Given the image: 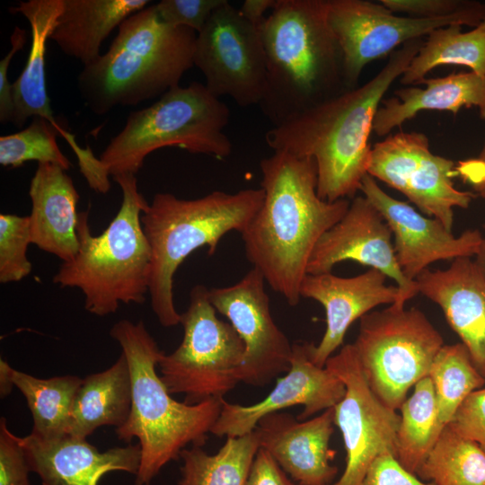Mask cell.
<instances>
[{
    "label": "cell",
    "mask_w": 485,
    "mask_h": 485,
    "mask_svg": "<svg viewBox=\"0 0 485 485\" xmlns=\"http://www.w3.org/2000/svg\"><path fill=\"white\" fill-rule=\"evenodd\" d=\"M20 441L30 471L38 474L42 485H98L113 471L137 475L140 465L138 444L101 452L86 439L68 435L41 439L30 434Z\"/></svg>",
    "instance_id": "cell-21"
},
{
    "label": "cell",
    "mask_w": 485,
    "mask_h": 485,
    "mask_svg": "<svg viewBox=\"0 0 485 485\" xmlns=\"http://www.w3.org/2000/svg\"><path fill=\"white\" fill-rule=\"evenodd\" d=\"M360 190L388 224L398 264L408 279L415 281L435 261L476 255L482 239L478 230L455 236L437 219L387 194L368 173Z\"/></svg>",
    "instance_id": "cell-18"
},
{
    "label": "cell",
    "mask_w": 485,
    "mask_h": 485,
    "mask_svg": "<svg viewBox=\"0 0 485 485\" xmlns=\"http://www.w3.org/2000/svg\"><path fill=\"white\" fill-rule=\"evenodd\" d=\"M277 0H245L240 11L251 22L261 25L266 17L264 13L272 9Z\"/></svg>",
    "instance_id": "cell-44"
},
{
    "label": "cell",
    "mask_w": 485,
    "mask_h": 485,
    "mask_svg": "<svg viewBox=\"0 0 485 485\" xmlns=\"http://www.w3.org/2000/svg\"><path fill=\"white\" fill-rule=\"evenodd\" d=\"M193 62L215 96L227 95L241 107L260 104L267 71L261 25L227 0L198 33Z\"/></svg>",
    "instance_id": "cell-12"
},
{
    "label": "cell",
    "mask_w": 485,
    "mask_h": 485,
    "mask_svg": "<svg viewBox=\"0 0 485 485\" xmlns=\"http://www.w3.org/2000/svg\"><path fill=\"white\" fill-rule=\"evenodd\" d=\"M131 409V377L122 353L108 369L83 379L68 417L66 435L86 439L101 426L121 427Z\"/></svg>",
    "instance_id": "cell-27"
},
{
    "label": "cell",
    "mask_w": 485,
    "mask_h": 485,
    "mask_svg": "<svg viewBox=\"0 0 485 485\" xmlns=\"http://www.w3.org/2000/svg\"><path fill=\"white\" fill-rule=\"evenodd\" d=\"M260 449L253 430L240 436H227L215 454H207L199 445L184 448L180 485H245Z\"/></svg>",
    "instance_id": "cell-30"
},
{
    "label": "cell",
    "mask_w": 485,
    "mask_h": 485,
    "mask_svg": "<svg viewBox=\"0 0 485 485\" xmlns=\"http://www.w3.org/2000/svg\"><path fill=\"white\" fill-rule=\"evenodd\" d=\"M485 230V225H484ZM474 261L481 273L485 277V234H482V239L479 247V250L475 255Z\"/></svg>",
    "instance_id": "cell-46"
},
{
    "label": "cell",
    "mask_w": 485,
    "mask_h": 485,
    "mask_svg": "<svg viewBox=\"0 0 485 485\" xmlns=\"http://www.w3.org/2000/svg\"><path fill=\"white\" fill-rule=\"evenodd\" d=\"M485 19V4L464 13L436 19L401 16L380 2L329 0L328 21L342 53L347 90L357 87L364 67L391 55L396 48L432 31L453 24L478 26Z\"/></svg>",
    "instance_id": "cell-11"
},
{
    "label": "cell",
    "mask_w": 485,
    "mask_h": 485,
    "mask_svg": "<svg viewBox=\"0 0 485 485\" xmlns=\"http://www.w3.org/2000/svg\"><path fill=\"white\" fill-rule=\"evenodd\" d=\"M148 0H64L50 35L66 56L86 66L95 60L101 43L131 14L148 5Z\"/></svg>",
    "instance_id": "cell-26"
},
{
    "label": "cell",
    "mask_w": 485,
    "mask_h": 485,
    "mask_svg": "<svg viewBox=\"0 0 485 485\" xmlns=\"http://www.w3.org/2000/svg\"><path fill=\"white\" fill-rule=\"evenodd\" d=\"M386 278L372 268L350 278L338 277L331 272L305 275L300 287L301 297L320 303L326 315V329L321 341L316 346L310 343V357L315 365L325 366L355 321L381 304L399 306V288L387 286Z\"/></svg>",
    "instance_id": "cell-19"
},
{
    "label": "cell",
    "mask_w": 485,
    "mask_h": 485,
    "mask_svg": "<svg viewBox=\"0 0 485 485\" xmlns=\"http://www.w3.org/2000/svg\"><path fill=\"white\" fill-rule=\"evenodd\" d=\"M110 334L120 345L131 377L130 413L116 434L125 442L138 439L141 459L135 485H149L166 463L180 457L187 445L205 443L219 417L223 398L195 404L172 399L155 370L164 352L142 321L120 320Z\"/></svg>",
    "instance_id": "cell-5"
},
{
    "label": "cell",
    "mask_w": 485,
    "mask_h": 485,
    "mask_svg": "<svg viewBox=\"0 0 485 485\" xmlns=\"http://www.w3.org/2000/svg\"><path fill=\"white\" fill-rule=\"evenodd\" d=\"M64 0L20 1L10 8L22 14L29 22L31 44L25 66L12 84L13 114L11 123L22 127L31 117H40L57 128L46 87L45 52L48 40L62 13Z\"/></svg>",
    "instance_id": "cell-25"
},
{
    "label": "cell",
    "mask_w": 485,
    "mask_h": 485,
    "mask_svg": "<svg viewBox=\"0 0 485 485\" xmlns=\"http://www.w3.org/2000/svg\"><path fill=\"white\" fill-rule=\"evenodd\" d=\"M410 40L393 51L368 82L346 90L272 127L265 141L273 151L314 159L317 194L334 202L353 198L367 174L375 114L384 96L423 45Z\"/></svg>",
    "instance_id": "cell-2"
},
{
    "label": "cell",
    "mask_w": 485,
    "mask_h": 485,
    "mask_svg": "<svg viewBox=\"0 0 485 485\" xmlns=\"http://www.w3.org/2000/svg\"><path fill=\"white\" fill-rule=\"evenodd\" d=\"M361 485H436L424 482L406 470L392 454H384L372 463Z\"/></svg>",
    "instance_id": "cell-40"
},
{
    "label": "cell",
    "mask_w": 485,
    "mask_h": 485,
    "mask_svg": "<svg viewBox=\"0 0 485 485\" xmlns=\"http://www.w3.org/2000/svg\"><path fill=\"white\" fill-rule=\"evenodd\" d=\"M455 171L457 176L468 183L477 195L485 198V138L479 156L459 161Z\"/></svg>",
    "instance_id": "cell-43"
},
{
    "label": "cell",
    "mask_w": 485,
    "mask_h": 485,
    "mask_svg": "<svg viewBox=\"0 0 485 485\" xmlns=\"http://www.w3.org/2000/svg\"><path fill=\"white\" fill-rule=\"evenodd\" d=\"M112 178L122 191L119 210L99 235L91 232L89 210L79 212L78 251L53 277L61 287L78 288L84 308L97 316L114 313L120 304H142L149 292L152 252L141 224L149 203L135 174Z\"/></svg>",
    "instance_id": "cell-6"
},
{
    "label": "cell",
    "mask_w": 485,
    "mask_h": 485,
    "mask_svg": "<svg viewBox=\"0 0 485 485\" xmlns=\"http://www.w3.org/2000/svg\"><path fill=\"white\" fill-rule=\"evenodd\" d=\"M416 86L396 90L393 97L382 101L373 132L380 137L411 119L423 110L450 111L456 114L463 107H476L485 120V76L474 72L450 74L444 77L424 78Z\"/></svg>",
    "instance_id": "cell-24"
},
{
    "label": "cell",
    "mask_w": 485,
    "mask_h": 485,
    "mask_svg": "<svg viewBox=\"0 0 485 485\" xmlns=\"http://www.w3.org/2000/svg\"><path fill=\"white\" fill-rule=\"evenodd\" d=\"M245 485H295L274 458L260 448L251 464Z\"/></svg>",
    "instance_id": "cell-42"
},
{
    "label": "cell",
    "mask_w": 485,
    "mask_h": 485,
    "mask_svg": "<svg viewBox=\"0 0 485 485\" xmlns=\"http://www.w3.org/2000/svg\"><path fill=\"white\" fill-rule=\"evenodd\" d=\"M346 392L343 382L310 357V343H294L290 368L277 380L272 391L251 405L230 403L222 399V409L210 433L217 436H240L251 433L260 419L295 405H302L298 420L333 408Z\"/></svg>",
    "instance_id": "cell-17"
},
{
    "label": "cell",
    "mask_w": 485,
    "mask_h": 485,
    "mask_svg": "<svg viewBox=\"0 0 485 485\" xmlns=\"http://www.w3.org/2000/svg\"><path fill=\"white\" fill-rule=\"evenodd\" d=\"M30 472L20 437L0 419V485H30Z\"/></svg>",
    "instance_id": "cell-37"
},
{
    "label": "cell",
    "mask_w": 485,
    "mask_h": 485,
    "mask_svg": "<svg viewBox=\"0 0 485 485\" xmlns=\"http://www.w3.org/2000/svg\"><path fill=\"white\" fill-rule=\"evenodd\" d=\"M415 282L419 293L442 309L475 367L485 376V277L474 260L463 257L445 269H427Z\"/></svg>",
    "instance_id": "cell-22"
},
{
    "label": "cell",
    "mask_w": 485,
    "mask_h": 485,
    "mask_svg": "<svg viewBox=\"0 0 485 485\" xmlns=\"http://www.w3.org/2000/svg\"><path fill=\"white\" fill-rule=\"evenodd\" d=\"M393 13H407L410 17L436 19L469 11L481 2L470 0H380Z\"/></svg>",
    "instance_id": "cell-39"
},
{
    "label": "cell",
    "mask_w": 485,
    "mask_h": 485,
    "mask_svg": "<svg viewBox=\"0 0 485 485\" xmlns=\"http://www.w3.org/2000/svg\"><path fill=\"white\" fill-rule=\"evenodd\" d=\"M216 312L209 289L194 286L189 307L181 313L182 340L172 353H163L158 362L161 379L169 392L185 394L189 404L224 398L240 382L244 344L231 323L218 319Z\"/></svg>",
    "instance_id": "cell-10"
},
{
    "label": "cell",
    "mask_w": 485,
    "mask_h": 485,
    "mask_svg": "<svg viewBox=\"0 0 485 485\" xmlns=\"http://www.w3.org/2000/svg\"><path fill=\"white\" fill-rule=\"evenodd\" d=\"M325 367L344 384L346 392L334 408V425L346 450V467L330 485H361L372 463L384 454L396 458L400 415L373 392L363 374L353 344H347Z\"/></svg>",
    "instance_id": "cell-14"
},
{
    "label": "cell",
    "mask_w": 485,
    "mask_h": 485,
    "mask_svg": "<svg viewBox=\"0 0 485 485\" xmlns=\"http://www.w3.org/2000/svg\"><path fill=\"white\" fill-rule=\"evenodd\" d=\"M11 370L12 367L10 365L4 360L3 358L0 359V394L1 398H4L7 396L12 389L13 384L11 377Z\"/></svg>",
    "instance_id": "cell-45"
},
{
    "label": "cell",
    "mask_w": 485,
    "mask_h": 485,
    "mask_svg": "<svg viewBox=\"0 0 485 485\" xmlns=\"http://www.w3.org/2000/svg\"><path fill=\"white\" fill-rule=\"evenodd\" d=\"M392 236L388 224L375 206L365 196L355 197L342 218L316 242L306 273H329L343 260L357 261L394 280L400 292L399 306L403 307L419 294V288L402 273Z\"/></svg>",
    "instance_id": "cell-16"
},
{
    "label": "cell",
    "mask_w": 485,
    "mask_h": 485,
    "mask_svg": "<svg viewBox=\"0 0 485 485\" xmlns=\"http://www.w3.org/2000/svg\"><path fill=\"white\" fill-rule=\"evenodd\" d=\"M11 377L31 412V433L41 439L66 435V428L76 392L83 379L75 375L41 379L12 367Z\"/></svg>",
    "instance_id": "cell-31"
},
{
    "label": "cell",
    "mask_w": 485,
    "mask_h": 485,
    "mask_svg": "<svg viewBox=\"0 0 485 485\" xmlns=\"http://www.w3.org/2000/svg\"><path fill=\"white\" fill-rule=\"evenodd\" d=\"M428 376L433 384L440 421L445 427L463 401L485 384V376L475 367L463 343L444 344Z\"/></svg>",
    "instance_id": "cell-33"
},
{
    "label": "cell",
    "mask_w": 485,
    "mask_h": 485,
    "mask_svg": "<svg viewBox=\"0 0 485 485\" xmlns=\"http://www.w3.org/2000/svg\"><path fill=\"white\" fill-rule=\"evenodd\" d=\"M66 172L57 164L39 163L29 189L31 243L62 262L71 260L79 248L80 196Z\"/></svg>",
    "instance_id": "cell-23"
},
{
    "label": "cell",
    "mask_w": 485,
    "mask_h": 485,
    "mask_svg": "<svg viewBox=\"0 0 485 485\" xmlns=\"http://www.w3.org/2000/svg\"><path fill=\"white\" fill-rule=\"evenodd\" d=\"M400 410L396 459L406 470L417 474L445 428L428 376L414 385L412 394Z\"/></svg>",
    "instance_id": "cell-29"
},
{
    "label": "cell",
    "mask_w": 485,
    "mask_h": 485,
    "mask_svg": "<svg viewBox=\"0 0 485 485\" xmlns=\"http://www.w3.org/2000/svg\"><path fill=\"white\" fill-rule=\"evenodd\" d=\"M264 191L246 189L235 193L216 190L184 199L156 193L142 212L141 224L151 252L149 295L152 310L163 327L180 323L173 302V277L194 251L207 246L213 255L228 232L240 234L260 208Z\"/></svg>",
    "instance_id": "cell-7"
},
{
    "label": "cell",
    "mask_w": 485,
    "mask_h": 485,
    "mask_svg": "<svg viewBox=\"0 0 485 485\" xmlns=\"http://www.w3.org/2000/svg\"><path fill=\"white\" fill-rule=\"evenodd\" d=\"M455 165L431 152L424 133L400 131L372 146L367 173L402 193L423 214L452 231L454 208H467L476 196L454 187Z\"/></svg>",
    "instance_id": "cell-13"
},
{
    "label": "cell",
    "mask_w": 485,
    "mask_h": 485,
    "mask_svg": "<svg viewBox=\"0 0 485 485\" xmlns=\"http://www.w3.org/2000/svg\"><path fill=\"white\" fill-rule=\"evenodd\" d=\"M226 0H162L155 4L160 18L173 27L202 31L212 13Z\"/></svg>",
    "instance_id": "cell-36"
},
{
    "label": "cell",
    "mask_w": 485,
    "mask_h": 485,
    "mask_svg": "<svg viewBox=\"0 0 485 485\" xmlns=\"http://www.w3.org/2000/svg\"><path fill=\"white\" fill-rule=\"evenodd\" d=\"M443 65L467 66L485 76V19L465 32L459 24L432 31L400 82L403 85L418 84L428 72Z\"/></svg>",
    "instance_id": "cell-28"
},
{
    "label": "cell",
    "mask_w": 485,
    "mask_h": 485,
    "mask_svg": "<svg viewBox=\"0 0 485 485\" xmlns=\"http://www.w3.org/2000/svg\"><path fill=\"white\" fill-rule=\"evenodd\" d=\"M229 119L228 106L205 84L179 85L152 105L131 112L99 159L112 177L136 174L151 153L164 147L224 159L232 153L224 132Z\"/></svg>",
    "instance_id": "cell-8"
},
{
    "label": "cell",
    "mask_w": 485,
    "mask_h": 485,
    "mask_svg": "<svg viewBox=\"0 0 485 485\" xmlns=\"http://www.w3.org/2000/svg\"><path fill=\"white\" fill-rule=\"evenodd\" d=\"M31 241L29 216L0 215V283L18 282L32 269L27 257Z\"/></svg>",
    "instance_id": "cell-35"
},
{
    "label": "cell",
    "mask_w": 485,
    "mask_h": 485,
    "mask_svg": "<svg viewBox=\"0 0 485 485\" xmlns=\"http://www.w3.org/2000/svg\"><path fill=\"white\" fill-rule=\"evenodd\" d=\"M416 475L436 485H485V454L446 425Z\"/></svg>",
    "instance_id": "cell-32"
},
{
    "label": "cell",
    "mask_w": 485,
    "mask_h": 485,
    "mask_svg": "<svg viewBox=\"0 0 485 485\" xmlns=\"http://www.w3.org/2000/svg\"><path fill=\"white\" fill-rule=\"evenodd\" d=\"M261 272L252 268L237 283L209 289L215 309L225 315L244 344L240 382L260 387L290 368L293 344L276 324Z\"/></svg>",
    "instance_id": "cell-15"
},
{
    "label": "cell",
    "mask_w": 485,
    "mask_h": 485,
    "mask_svg": "<svg viewBox=\"0 0 485 485\" xmlns=\"http://www.w3.org/2000/svg\"><path fill=\"white\" fill-rule=\"evenodd\" d=\"M57 136H62L69 143L77 158L83 155L84 149L64 128H57L43 118L33 117L24 129L0 137V164L17 168L26 162L36 161L38 163H54L67 171L72 163L61 152Z\"/></svg>",
    "instance_id": "cell-34"
},
{
    "label": "cell",
    "mask_w": 485,
    "mask_h": 485,
    "mask_svg": "<svg viewBox=\"0 0 485 485\" xmlns=\"http://www.w3.org/2000/svg\"><path fill=\"white\" fill-rule=\"evenodd\" d=\"M447 425L461 436L477 444L485 454V387L472 392Z\"/></svg>",
    "instance_id": "cell-38"
},
{
    "label": "cell",
    "mask_w": 485,
    "mask_h": 485,
    "mask_svg": "<svg viewBox=\"0 0 485 485\" xmlns=\"http://www.w3.org/2000/svg\"><path fill=\"white\" fill-rule=\"evenodd\" d=\"M11 48L0 61V122L6 124L12 121L13 101L12 84L8 80V69L14 55L22 49L27 41V32L15 26L11 35Z\"/></svg>",
    "instance_id": "cell-41"
},
{
    "label": "cell",
    "mask_w": 485,
    "mask_h": 485,
    "mask_svg": "<svg viewBox=\"0 0 485 485\" xmlns=\"http://www.w3.org/2000/svg\"><path fill=\"white\" fill-rule=\"evenodd\" d=\"M333 425L334 408L304 422L278 411L260 419L254 431L260 448L299 485H330L338 473L330 463L335 454L329 446Z\"/></svg>",
    "instance_id": "cell-20"
},
{
    "label": "cell",
    "mask_w": 485,
    "mask_h": 485,
    "mask_svg": "<svg viewBox=\"0 0 485 485\" xmlns=\"http://www.w3.org/2000/svg\"><path fill=\"white\" fill-rule=\"evenodd\" d=\"M329 0H277L261 24L266 83L259 104L278 126L346 91Z\"/></svg>",
    "instance_id": "cell-3"
},
{
    "label": "cell",
    "mask_w": 485,
    "mask_h": 485,
    "mask_svg": "<svg viewBox=\"0 0 485 485\" xmlns=\"http://www.w3.org/2000/svg\"><path fill=\"white\" fill-rule=\"evenodd\" d=\"M260 166L264 199L241 233L245 254L271 288L295 306L316 242L342 218L350 201L319 198L313 158L274 151Z\"/></svg>",
    "instance_id": "cell-1"
},
{
    "label": "cell",
    "mask_w": 485,
    "mask_h": 485,
    "mask_svg": "<svg viewBox=\"0 0 485 485\" xmlns=\"http://www.w3.org/2000/svg\"><path fill=\"white\" fill-rule=\"evenodd\" d=\"M352 344L371 390L396 410L409 390L428 376L444 340L420 310L391 304L361 317Z\"/></svg>",
    "instance_id": "cell-9"
},
{
    "label": "cell",
    "mask_w": 485,
    "mask_h": 485,
    "mask_svg": "<svg viewBox=\"0 0 485 485\" xmlns=\"http://www.w3.org/2000/svg\"><path fill=\"white\" fill-rule=\"evenodd\" d=\"M197 35L166 24L155 4H148L121 22L105 54L84 66L77 78L82 99L104 115L162 96L194 66Z\"/></svg>",
    "instance_id": "cell-4"
}]
</instances>
